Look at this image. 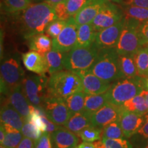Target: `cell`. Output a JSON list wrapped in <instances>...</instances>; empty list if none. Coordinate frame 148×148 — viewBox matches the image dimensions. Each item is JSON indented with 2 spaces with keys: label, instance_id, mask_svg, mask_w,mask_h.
I'll return each mask as SVG.
<instances>
[{
  "label": "cell",
  "instance_id": "6da1fadb",
  "mask_svg": "<svg viewBox=\"0 0 148 148\" xmlns=\"http://www.w3.org/2000/svg\"><path fill=\"white\" fill-rule=\"evenodd\" d=\"M57 19L54 6L46 1L32 3L21 12V29L25 38L42 34L53 21Z\"/></svg>",
  "mask_w": 148,
  "mask_h": 148
},
{
  "label": "cell",
  "instance_id": "7a4b0ae2",
  "mask_svg": "<svg viewBox=\"0 0 148 148\" xmlns=\"http://www.w3.org/2000/svg\"><path fill=\"white\" fill-rule=\"evenodd\" d=\"M84 90L82 78L78 74L62 69L51 74L48 78V97L65 100L71 94Z\"/></svg>",
  "mask_w": 148,
  "mask_h": 148
},
{
  "label": "cell",
  "instance_id": "3957f363",
  "mask_svg": "<svg viewBox=\"0 0 148 148\" xmlns=\"http://www.w3.org/2000/svg\"><path fill=\"white\" fill-rule=\"evenodd\" d=\"M119 56L115 48L101 49L89 70L99 78L109 82L123 78L124 77L120 69Z\"/></svg>",
  "mask_w": 148,
  "mask_h": 148
},
{
  "label": "cell",
  "instance_id": "277c9868",
  "mask_svg": "<svg viewBox=\"0 0 148 148\" xmlns=\"http://www.w3.org/2000/svg\"><path fill=\"white\" fill-rule=\"evenodd\" d=\"M144 89L142 77H123L111 84L106 92L108 102L122 106L123 103L140 94Z\"/></svg>",
  "mask_w": 148,
  "mask_h": 148
},
{
  "label": "cell",
  "instance_id": "5b68a950",
  "mask_svg": "<svg viewBox=\"0 0 148 148\" xmlns=\"http://www.w3.org/2000/svg\"><path fill=\"white\" fill-rule=\"evenodd\" d=\"M99 49L92 45L87 47H75L66 53L64 69L73 72L88 70L95 63Z\"/></svg>",
  "mask_w": 148,
  "mask_h": 148
},
{
  "label": "cell",
  "instance_id": "8992f818",
  "mask_svg": "<svg viewBox=\"0 0 148 148\" xmlns=\"http://www.w3.org/2000/svg\"><path fill=\"white\" fill-rule=\"evenodd\" d=\"M140 22L124 17V25L115 47L119 55H134L143 47L138 26Z\"/></svg>",
  "mask_w": 148,
  "mask_h": 148
},
{
  "label": "cell",
  "instance_id": "52a82bcc",
  "mask_svg": "<svg viewBox=\"0 0 148 148\" xmlns=\"http://www.w3.org/2000/svg\"><path fill=\"white\" fill-rule=\"evenodd\" d=\"M1 93L8 95L11 90L21 84L25 76L19 61L14 57L8 58L1 63Z\"/></svg>",
  "mask_w": 148,
  "mask_h": 148
},
{
  "label": "cell",
  "instance_id": "ba28073f",
  "mask_svg": "<svg viewBox=\"0 0 148 148\" xmlns=\"http://www.w3.org/2000/svg\"><path fill=\"white\" fill-rule=\"evenodd\" d=\"M48 78L45 75H25L23 82V92L34 106L42 108L47 93Z\"/></svg>",
  "mask_w": 148,
  "mask_h": 148
},
{
  "label": "cell",
  "instance_id": "9c48e42d",
  "mask_svg": "<svg viewBox=\"0 0 148 148\" xmlns=\"http://www.w3.org/2000/svg\"><path fill=\"white\" fill-rule=\"evenodd\" d=\"M42 109L45 111L48 119L60 126L65 125L73 115L65 101L58 98L47 97Z\"/></svg>",
  "mask_w": 148,
  "mask_h": 148
},
{
  "label": "cell",
  "instance_id": "30bf717a",
  "mask_svg": "<svg viewBox=\"0 0 148 148\" xmlns=\"http://www.w3.org/2000/svg\"><path fill=\"white\" fill-rule=\"evenodd\" d=\"M123 14L117 5L108 1L91 23L95 30L99 32L119 22L123 18Z\"/></svg>",
  "mask_w": 148,
  "mask_h": 148
},
{
  "label": "cell",
  "instance_id": "8fae6325",
  "mask_svg": "<svg viewBox=\"0 0 148 148\" xmlns=\"http://www.w3.org/2000/svg\"><path fill=\"white\" fill-rule=\"evenodd\" d=\"M78 25L75 23L73 18L66 21V24L60 34L53 38V48L64 53H67L75 47L77 41Z\"/></svg>",
  "mask_w": 148,
  "mask_h": 148
},
{
  "label": "cell",
  "instance_id": "7c38bea8",
  "mask_svg": "<svg viewBox=\"0 0 148 148\" xmlns=\"http://www.w3.org/2000/svg\"><path fill=\"white\" fill-rule=\"evenodd\" d=\"M124 25V17L112 26L97 32L94 45L101 49L115 48L119 42L120 35Z\"/></svg>",
  "mask_w": 148,
  "mask_h": 148
},
{
  "label": "cell",
  "instance_id": "4fadbf2b",
  "mask_svg": "<svg viewBox=\"0 0 148 148\" xmlns=\"http://www.w3.org/2000/svg\"><path fill=\"white\" fill-rule=\"evenodd\" d=\"M122 109V106L107 102L100 109L90 115L92 125L103 129L106 125L119 119Z\"/></svg>",
  "mask_w": 148,
  "mask_h": 148
},
{
  "label": "cell",
  "instance_id": "5bb4252c",
  "mask_svg": "<svg viewBox=\"0 0 148 148\" xmlns=\"http://www.w3.org/2000/svg\"><path fill=\"white\" fill-rule=\"evenodd\" d=\"M76 73L82 78L84 91L86 94L97 95L103 93L110 87L111 82L99 78L89 69L76 72Z\"/></svg>",
  "mask_w": 148,
  "mask_h": 148
},
{
  "label": "cell",
  "instance_id": "9a60e30c",
  "mask_svg": "<svg viewBox=\"0 0 148 148\" xmlns=\"http://www.w3.org/2000/svg\"><path fill=\"white\" fill-rule=\"evenodd\" d=\"M145 117L123 108L119 118V123L125 138H130L136 133L143 125Z\"/></svg>",
  "mask_w": 148,
  "mask_h": 148
},
{
  "label": "cell",
  "instance_id": "2e32d148",
  "mask_svg": "<svg viewBox=\"0 0 148 148\" xmlns=\"http://www.w3.org/2000/svg\"><path fill=\"white\" fill-rule=\"evenodd\" d=\"M108 0H88L84 6L73 16L77 25L92 23Z\"/></svg>",
  "mask_w": 148,
  "mask_h": 148
},
{
  "label": "cell",
  "instance_id": "e0dca14e",
  "mask_svg": "<svg viewBox=\"0 0 148 148\" xmlns=\"http://www.w3.org/2000/svg\"><path fill=\"white\" fill-rule=\"evenodd\" d=\"M8 96V102L26 121L30 114L33 105L31 104L24 93L22 84L13 88Z\"/></svg>",
  "mask_w": 148,
  "mask_h": 148
},
{
  "label": "cell",
  "instance_id": "ac0fdd59",
  "mask_svg": "<svg viewBox=\"0 0 148 148\" xmlns=\"http://www.w3.org/2000/svg\"><path fill=\"white\" fill-rule=\"evenodd\" d=\"M22 61L25 69L33 73L40 75H45L48 72L47 61L45 55L30 50L23 53Z\"/></svg>",
  "mask_w": 148,
  "mask_h": 148
},
{
  "label": "cell",
  "instance_id": "d6986e66",
  "mask_svg": "<svg viewBox=\"0 0 148 148\" xmlns=\"http://www.w3.org/2000/svg\"><path fill=\"white\" fill-rule=\"evenodd\" d=\"M78 135L60 126L51 133L53 148H73L76 147L79 142Z\"/></svg>",
  "mask_w": 148,
  "mask_h": 148
},
{
  "label": "cell",
  "instance_id": "ffe728a7",
  "mask_svg": "<svg viewBox=\"0 0 148 148\" xmlns=\"http://www.w3.org/2000/svg\"><path fill=\"white\" fill-rule=\"evenodd\" d=\"M1 123L12 127L16 130L21 131L25 119L8 101L3 103L1 107Z\"/></svg>",
  "mask_w": 148,
  "mask_h": 148
},
{
  "label": "cell",
  "instance_id": "44dd1931",
  "mask_svg": "<svg viewBox=\"0 0 148 148\" xmlns=\"http://www.w3.org/2000/svg\"><path fill=\"white\" fill-rule=\"evenodd\" d=\"M97 33L91 23L79 25L75 47H87L92 45L95 42Z\"/></svg>",
  "mask_w": 148,
  "mask_h": 148
},
{
  "label": "cell",
  "instance_id": "7402d4cb",
  "mask_svg": "<svg viewBox=\"0 0 148 148\" xmlns=\"http://www.w3.org/2000/svg\"><path fill=\"white\" fill-rule=\"evenodd\" d=\"M90 125H92L90 115L84 111H82L73 114L64 126L66 129L78 135L83 129Z\"/></svg>",
  "mask_w": 148,
  "mask_h": 148
},
{
  "label": "cell",
  "instance_id": "603a6c76",
  "mask_svg": "<svg viewBox=\"0 0 148 148\" xmlns=\"http://www.w3.org/2000/svg\"><path fill=\"white\" fill-rule=\"evenodd\" d=\"M29 47L30 50L45 55L53 48V40L51 37L44 33L35 35L29 38Z\"/></svg>",
  "mask_w": 148,
  "mask_h": 148
},
{
  "label": "cell",
  "instance_id": "cb8c5ba5",
  "mask_svg": "<svg viewBox=\"0 0 148 148\" xmlns=\"http://www.w3.org/2000/svg\"><path fill=\"white\" fill-rule=\"evenodd\" d=\"M66 53L52 49L45 54L49 75L64 69V62Z\"/></svg>",
  "mask_w": 148,
  "mask_h": 148
},
{
  "label": "cell",
  "instance_id": "d4e9b609",
  "mask_svg": "<svg viewBox=\"0 0 148 148\" xmlns=\"http://www.w3.org/2000/svg\"><path fill=\"white\" fill-rule=\"evenodd\" d=\"M108 102L106 92L97 95L86 94L84 110L85 112L91 115L99 109H100L105 103Z\"/></svg>",
  "mask_w": 148,
  "mask_h": 148
},
{
  "label": "cell",
  "instance_id": "484cf974",
  "mask_svg": "<svg viewBox=\"0 0 148 148\" xmlns=\"http://www.w3.org/2000/svg\"><path fill=\"white\" fill-rule=\"evenodd\" d=\"M122 107L130 112L145 115L148 113V108L145 98L143 94H140L132 97L123 103Z\"/></svg>",
  "mask_w": 148,
  "mask_h": 148
},
{
  "label": "cell",
  "instance_id": "4316f807",
  "mask_svg": "<svg viewBox=\"0 0 148 148\" xmlns=\"http://www.w3.org/2000/svg\"><path fill=\"white\" fill-rule=\"evenodd\" d=\"M119 62L120 69L124 77L138 76L134 55H119Z\"/></svg>",
  "mask_w": 148,
  "mask_h": 148
},
{
  "label": "cell",
  "instance_id": "83f0119b",
  "mask_svg": "<svg viewBox=\"0 0 148 148\" xmlns=\"http://www.w3.org/2000/svg\"><path fill=\"white\" fill-rule=\"evenodd\" d=\"M134 58L138 76L148 77V46L140 47L134 54Z\"/></svg>",
  "mask_w": 148,
  "mask_h": 148
},
{
  "label": "cell",
  "instance_id": "f1b7e54d",
  "mask_svg": "<svg viewBox=\"0 0 148 148\" xmlns=\"http://www.w3.org/2000/svg\"><path fill=\"white\" fill-rule=\"evenodd\" d=\"M30 0H1L3 10L10 14H18L32 4Z\"/></svg>",
  "mask_w": 148,
  "mask_h": 148
},
{
  "label": "cell",
  "instance_id": "f546056e",
  "mask_svg": "<svg viewBox=\"0 0 148 148\" xmlns=\"http://www.w3.org/2000/svg\"><path fill=\"white\" fill-rule=\"evenodd\" d=\"M86 93L84 90L74 92L64 100L72 113L80 112L84 110Z\"/></svg>",
  "mask_w": 148,
  "mask_h": 148
},
{
  "label": "cell",
  "instance_id": "4dcf8cb0",
  "mask_svg": "<svg viewBox=\"0 0 148 148\" xmlns=\"http://www.w3.org/2000/svg\"><path fill=\"white\" fill-rule=\"evenodd\" d=\"M124 17L132 18L138 22L148 21V9L135 5H126Z\"/></svg>",
  "mask_w": 148,
  "mask_h": 148
},
{
  "label": "cell",
  "instance_id": "1f68e13d",
  "mask_svg": "<svg viewBox=\"0 0 148 148\" xmlns=\"http://www.w3.org/2000/svg\"><path fill=\"white\" fill-rule=\"evenodd\" d=\"M103 129L90 125L85 127L78 134V136L80 137L83 141L94 142L95 140L101 139L103 137Z\"/></svg>",
  "mask_w": 148,
  "mask_h": 148
},
{
  "label": "cell",
  "instance_id": "d6a6232c",
  "mask_svg": "<svg viewBox=\"0 0 148 148\" xmlns=\"http://www.w3.org/2000/svg\"><path fill=\"white\" fill-rule=\"evenodd\" d=\"M103 137L107 138H124L125 135L122 130L121 125L119 123V119L106 125L103 129Z\"/></svg>",
  "mask_w": 148,
  "mask_h": 148
},
{
  "label": "cell",
  "instance_id": "836d02e7",
  "mask_svg": "<svg viewBox=\"0 0 148 148\" xmlns=\"http://www.w3.org/2000/svg\"><path fill=\"white\" fill-rule=\"evenodd\" d=\"M21 132L23 136L31 138L34 141L39 139L43 133L36 125L27 121L24 122Z\"/></svg>",
  "mask_w": 148,
  "mask_h": 148
},
{
  "label": "cell",
  "instance_id": "e575fe53",
  "mask_svg": "<svg viewBox=\"0 0 148 148\" xmlns=\"http://www.w3.org/2000/svg\"><path fill=\"white\" fill-rule=\"evenodd\" d=\"M23 136L21 131L6 132L5 137L1 145L8 148H16L23 139Z\"/></svg>",
  "mask_w": 148,
  "mask_h": 148
},
{
  "label": "cell",
  "instance_id": "d590c367",
  "mask_svg": "<svg viewBox=\"0 0 148 148\" xmlns=\"http://www.w3.org/2000/svg\"><path fill=\"white\" fill-rule=\"evenodd\" d=\"M66 24V21H63L57 18L53 21L45 29V33L51 38H55L60 34L62 29L65 27Z\"/></svg>",
  "mask_w": 148,
  "mask_h": 148
},
{
  "label": "cell",
  "instance_id": "8d00e7d4",
  "mask_svg": "<svg viewBox=\"0 0 148 148\" xmlns=\"http://www.w3.org/2000/svg\"><path fill=\"white\" fill-rule=\"evenodd\" d=\"M102 140L105 144L106 148H132V145L128 140L125 138H107L102 137Z\"/></svg>",
  "mask_w": 148,
  "mask_h": 148
},
{
  "label": "cell",
  "instance_id": "74e56055",
  "mask_svg": "<svg viewBox=\"0 0 148 148\" xmlns=\"http://www.w3.org/2000/svg\"><path fill=\"white\" fill-rule=\"evenodd\" d=\"M87 1L88 0H66V6L69 16L73 17Z\"/></svg>",
  "mask_w": 148,
  "mask_h": 148
},
{
  "label": "cell",
  "instance_id": "f35d334b",
  "mask_svg": "<svg viewBox=\"0 0 148 148\" xmlns=\"http://www.w3.org/2000/svg\"><path fill=\"white\" fill-rule=\"evenodd\" d=\"M54 10L57 18L63 21H67L71 18L68 13L66 6V1H62L54 5Z\"/></svg>",
  "mask_w": 148,
  "mask_h": 148
},
{
  "label": "cell",
  "instance_id": "ab89813d",
  "mask_svg": "<svg viewBox=\"0 0 148 148\" xmlns=\"http://www.w3.org/2000/svg\"><path fill=\"white\" fill-rule=\"evenodd\" d=\"M34 148H53L50 133H42L39 139L35 141Z\"/></svg>",
  "mask_w": 148,
  "mask_h": 148
},
{
  "label": "cell",
  "instance_id": "60d3db41",
  "mask_svg": "<svg viewBox=\"0 0 148 148\" xmlns=\"http://www.w3.org/2000/svg\"><path fill=\"white\" fill-rule=\"evenodd\" d=\"M138 32L142 45L148 44V21L140 22L138 26Z\"/></svg>",
  "mask_w": 148,
  "mask_h": 148
},
{
  "label": "cell",
  "instance_id": "b9f144b4",
  "mask_svg": "<svg viewBox=\"0 0 148 148\" xmlns=\"http://www.w3.org/2000/svg\"><path fill=\"white\" fill-rule=\"evenodd\" d=\"M123 4L125 5H135L148 9V0H124Z\"/></svg>",
  "mask_w": 148,
  "mask_h": 148
},
{
  "label": "cell",
  "instance_id": "7bdbcfd3",
  "mask_svg": "<svg viewBox=\"0 0 148 148\" xmlns=\"http://www.w3.org/2000/svg\"><path fill=\"white\" fill-rule=\"evenodd\" d=\"M35 141L27 137H24L16 148H34Z\"/></svg>",
  "mask_w": 148,
  "mask_h": 148
},
{
  "label": "cell",
  "instance_id": "ee69618b",
  "mask_svg": "<svg viewBox=\"0 0 148 148\" xmlns=\"http://www.w3.org/2000/svg\"><path fill=\"white\" fill-rule=\"evenodd\" d=\"M144 117H145V121H144L143 125L138 130V134L148 139V113L145 114Z\"/></svg>",
  "mask_w": 148,
  "mask_h": 148
},
{
  "label": "cell",
  "instance_id": "f6af8a7d",
  "mask_svg": "<svg viewBox=\"0 0 148 148\" xmlns=\"http://www.w3.org/2000/svg\"><path fill=\"white\" fill-rule=\"evenodd\" d=\"M5 134H6V131H5V127L2 123H1V125H0V143L1 144L3 143V140H4Z\"/></svg>",
  "mask_w": 148,
  "mask_h": 148
},
{
  "label": "cell",
  "instance_id": "bcb514c9",
  "mask_svg": "<svg viewBox=\"0 0 148 148\" xmlns=\"http://www.w3.org/2000/svg\"><path fill=\"white\" fill-rule=\"evenodd\" d=\"M77 148H95V147L94 146L92 143L84 141L82 142V143L79 144V145L77 146Z\"/></svg>",
  "mask_w": 148,
  "mask_h": 148
},
{
  "label": "cell",
  "instance_id": "7dc6e473",
  "mask_svg": "<svg viewBox=\"0 0 148 148\" xmlns=\"http://www.w3.org/2000/svg\"><path fill=\"white\" fill-rule=\"evenodd\" d=\"M92 143H93V145L95 147V148H106V146H105V144L103 143L102 139L95 140V141H94Z\"/></svg>",
  "mask_w": 148,
  "mask_h": 148
},
{
  "label": "cell",
  "instance_id": "c3c4849f",
  "mask_svg": "<svg viewBox=\"0 0 148 148\" xmlns=\"http://www.w3.org/2000/svg\"><path fill=\"white\" fill-rule=\"evenodd\" d=\"M66 1V0H45L44 1H46V2L49 3V4L52 5L53 6H54V5H56L57 3L62 2V1Z\"/></svg>",
  "mask_w": 148,
  "mask_h": 148
},
{
  "label": "cell",
  "instance_id": "681fc988",
  "mask_svg": "<svg viewBox=\"0 0 148 148\" xmlns=\"http://www.w3.org/2000/svg\"><path fill=\"white\" fill-rule=\"evenodd\" d=\"M142 83H143L144 88L148 90V77H142Z\"/></svg>",
  "mask_w": 148,
  "mask_h": 148
},
{
  "label": "cell",
  "instance_id": "f907efd6",
  "mask_svg": "<svg viewBox=\"0 0 148 148\" xmlns=\"http://www.w3.org/2000/svg\"><path fill=\"white\" fill-rule=\"evenodd\" d=\"M141 93L143 94L144 97L145 98L146 102H147V108H148V90L147 89H144L143 91L141 92Z\"/></svg>",
  "mask_w": 148,
  "mask_h": 148
},
{
  "label": "cell",
  "instance_id": "816d5d0a",
  "mask_svg": "<svg viewBox=\"0 0 148 148\" xmlns=\"http://www.w3.org/2000/svg\"><path fill=\"white\" fill-rule=\"evenodd\" d=\"M108 1H110L111 2H113V3H121V4H123V1H124V0H108Z\"/></svg>",
  "mask_w": 148,
  "mask_h": 148
},
{
  "label": "cell",
  "instance_id": "f5cc1de1",
  "mask_svg": "<svg viewBox=\"0 0 148 148\" xmlns=\"http://www.w3.org/2000/svg\"><path fill=\"white\" fill-rule=\"evenodd\" d=\"M32 3H39L42 2V1H44L45 0H30Z\"/></svg>",
  "mask_w": 148,
  "mask_h": 148
},
{
  "label": "cell",
  "instance_id": "db71d44e",
  "mask_svg": "<svg viewBox=\"0 0 148 148\" xmlns=\"http://www.w3.org/2000/svg\"><path fill=\"white\" fill-rule=\"evenodd\" d=\"M0 148H8V147H5V146L1 145V146H0Z\"/></svg>",
  "mask_w": 148,
  "mask_h": 148
},
{
  "label": "cell",
  "instance_id": "11a10c76",
  "mask_svg": "<svg viewBox=\"0 0 148 148\" xmlns=\"http://www.w3.org/2000/svg\"><path fill=\"white\" fill-rule=\"evenodd\" d=\"M144 148H148V144H147V145H146V146H145V147H144Z\"/></svg>",
  "mask_w": 148,
  "mask_h": 148
},
{
  "label": "cell",
  "instance_id": "9f6ffc18",
  "mask_svg": "<svg viewBox=\"0 0 148 148\" xmlns=\"http://www.w3.org/2000/svg\"><path fill=\"white\" fill-rule=\"evenodd\" d=\"M73 148H77V147H73Z\"/></svg>",
  "mask_w": 148,
  "mask_h": 148
},
{
  "label": "cell",
  "instance_id": "6f0895ef",
  "mask_svg": "<svg viewBox=\"0 0 148 148\" xmlns=\"http://www.w3.org/2000/svg\"><path fill=\"white\" fill-rule=\"evenodd\" d=\"M147 46H148V44H147Z\"/></svg>",
  "mask_w": 148,
  "mask_h": 148
}]
</instances>
